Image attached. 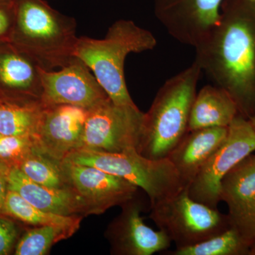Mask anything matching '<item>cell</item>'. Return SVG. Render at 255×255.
I'll list each match as a JSON object with an SVG mask.
<instances>
[{
	"label": "cell",
	"instance_id": "1",
	"mask_svg": "<svg viewBox=\"0 0 255 255\" xmlns=\"http://www.w3.org/2000/svg\"><path fill=\"white\" fill-rule=\"evenodd\" d=\"M195 61L214 85L228 92L238 113L255 115V4L223 0L217 24L195 47Z\"/></svg>",
	"mask_w": 255,
	"mask_h": 255
},
{
	"label": "cell",
	"instance_id": "2",
	"mask_svg": "<svg viewBox=\"0 0 255 255\" xmlns=\"http://www.w3.org/2000/svg\"><path fill=\"white\" fill-rule=\"evenodd\" d=\"M201 73L194 60L159 89L150 109L144 113L137 149L140 155L151 159L167 158L185 136Z\"/></svg>",
	"mask_w": 255,
	"mask_h": 255
},
{
	"label": "cell",
	"instance_id": "3",
	"mask_svg": "<svg viewBox=\"0 0 255 255\" xmlns=\"http://www.w3.org/2000/svg\"><path fill=\"white\" fill-rule=\"evenodd\" d=\"M156 46L157 39L148 30L131 20L120 19L109 28L103 39L78 38L74 56L90 69L115 105L135 107L126 83L125 60L130 53L153 50Z\"/></svg>",
	"mask_w": 255,
	"mask_h": 255
},
{
	"label": "cell",
	"instance_id": "4",
	"mask_svg": "<svg viewBox=\"0 0 255 255\" xmlns=\"http://www.w3.org/2000/svg\"><path fill=\"white\" fill-rule=\"evenodd\" d=\"M76 26L75 18L61 14L45 0H18L11 38L41 68L53 70L75 58Z\"/></svg>",
	"mask_w": 255,
	"mask_h": 255
},
{
	"label": "cell",
	"instance_id": "5",
	"mask_svg": "<svg viewBox=\"0 0 255 255\" xmlns=\"http://www.w3.org/2000/svg\"><path fill=\"white\" fill-rule=\"evenodd\" d=\"M64 159L123 178L145 191L150 206L176 195L186 187L168 158H147L136 149L111 152L78 148Z\"/></svg>",
	"mask_w": 255,
	"mask_h": 255
},
{
	"label": "cell",
	"instance_id": "6",
	"mask_svg": "<svg viewBox=\"0 0 255 255\" xmlns=\"http://www.w3.org/2000/svg\"><path fill=\"white\" fill-rule=\"evenodd\" d=\"M149 218L176 249L205 241L231 226L228 214L194 200L187 187L151 205Z\"/></svg>",
	"mask_w": 255,
	"mask_h": 255
},
{
	"label": "cell",
	"instance_id": "7",
	"mask_svg": "<svg viewBox=\"0 0 255 255\" xmlns=\"http://www.w3.org/2000/svg\"><path fill=\"white\" fill-rule=\"evenodd\" d=\"M255 151V130L238 115L228 127V135L188 187L194 200L217 209L221 181L243 159Z\"/></svg>",
	"mask_w": 255,
	"mask_h": 255
},
{
	"label": "cell",
	"instance_id": "8",
	"mask_svg": "<svg viewBox=\"0 0 255 255\" xmlns=\"http://www.w3.org/2000/svg\"><path fill=\"white\" fill-rule=\"evenodd\" d=\"M143 115L137 107L117 105L109 97L88 110L80 148L111 152L137 150Z\"/></svg>",
	"mask_w": 255,
	"mask_h": 255
},
{
	"label": "cell",
	"instance_id": "9",
	"mask_svg": "<svg viewBox=\"0 0 255 255\" xmlns=\"http://www.w3.org/2000/svg\"><path fill=\"white\" fill-rule=\"evenodd\" d=\"M60 164L70 189L81 200L87 216L104 214L137 195L139 188L123 178L68 159Z\"/></svg>",
	"mask_w": 255,
	"mask_h": 255
},
{
	"label": "cell",
	"instance_id": "10",
	"mask_svg": "<svg viewBox=\"0 0 255 255\" xmlns=\"http://www.w3.org/2000/svg\"><path fill=\"white\" fill-rule=\"evenodd\" d=\"M90 69L79 58L58 71L41 68V103L66 105L89 110L109 98Z\"/></svg>",
	"mask_w": 255,
	"mask_h": 255
},
{
	"label": "cell",
	"instance_id": "11",
	"mask_svg": "<svg viewBox=\"0 0 255 255\" xmlns=\"http://www.w3.org/2000/svg\"><path fill=\"white\" fill-rule=\"evenodd\" d=\"M223 0H154L156 18L169 35L195 48L217 24Z\"/></svg>",
	"mask_w": 255,
	"mask_h": 255
},
{
	"label": "cell",
	"instance_id": "12",
	"mask_svg": "<svg viewBox=\"0 0 255 255\" xmlns=\"http://www.w3.org/2000/svg\"><path fill=\"white\" fill-rule=\"evenodd\" d=\"M122 207V213L107 231L112 255H152L170 248L172 242L165 233L143 222L140 213L145 206L137 195Z\"/></svg>",
	"mask_w": 255,
	"mask_h": 255
},
{
	"label": "cell",
	"instance_id": "13",
	"mask_svg": "<svg viewBox=\"0 0 255 255\" xmlns=\"http://www.w3.org/2000/svg\"><path fill=\"white\" fill-rule=\"evenodd\" d=\"M87 112L75 106H44L35 137L38 150L60 162L80 148Z\"/></svg>",
	"mask_w": 255,
	"mask_h": 255
},
{
	"label": "cell",
	"instance_id": "14",
	"mask_svg": "<svg viewBox=\"0 0 255 255\" xmlns=\"http://www.w3.org/2000/svg\"><path fill=\"white\" fill-rule=\"evenodd\" d=\"M220 200L228 208L231 226L252 246L255 243V155L243 159L222 179Z\"/></svg>",
	"mask_w": 255,
	"mask_h": 255
},
{
	"label": "cell",
	"instance_id": "15",
	"mask_svg": "<svg viewBox=\"0 0 255 255\" xmlns=\"http://www.w3.org/2000/svg\"><path fill=\"white\" fill-rule=\"evenodd\" d=\"M7 188L35 207L63 216H87L86 209L71 189H55L33 182L16 166L2 164Z\"/></svg>",
	"mask_w": 255,
	"mask_h": 255
},
{
	"label": "cell",
	"instance_id": "16",
	"mask_svg": "<svg viewBox=\"0 0 255 255\" xmlns=\"http://www.w3.org/2000/svg\"><path fill=\"white\" fill-rule=\"evenodd\" d=\"M228 128L212 127L188 131L167 158L188 187L211 155L224 141Z\"/></svg>",
	"mask_w": 255,
	"mask_h": 255
},
{
	"label": "cell",
	"instance_id": "17",
	"mask_svg": "<svg viewBox=\"0 0 255 255\" xmlns=\"http://www.w3.org/2000/svg\"><path fill=\"white\" fill-rule=\"evenodd\" d=\"M41 67L17 47L0 48V90L26 103L41 102Z\"/></svg>",
	"mask_w": 255,
	"mask_h": 255
},
{
	"label": "cell",
	"instance_id": "18",
	"mask_svg": "<svg viewBox=\"0 0 255 255\" xmlns=\"http://www.w3.org/2000/svg\"><path fill=\"white\" fill-rule=\"evenodd\" d=\"M238 109L231 96L216 85H206L196 93L189 114L188 131L206 128H228Z\"/></svg>",
	"mask_w": 255,
	"mask_h": 255
},
{
	"label": "cell",
	"instance_id": "19",
	"mask_svg": "<svg viewBox=\"0 0 255 255\" xmlns=\"http://www.w3.org/2000/svg\"><path fill=\"white\" fill-rule=\"evenodd\" d=\"M4 216H10L33 226H55L80 228L82 218L80 215L63 216L38 209L14 191L8 189L3 210Z\"/></svg>",
	"mask_w": 255,
	"mask_h": 255
},
{
	"label": "cell",
	"instance_id": "20",
	"mask_svg": "<svg viewBox=\"0 0 255 255\" xmlns=\"http://www.w3.org/2000/svg\"><path fill=\"white\" fill-rule=\"evenodd\" d=\"M43 104L0 102V135L36 137Z\"/></svg>",
	"mask_w": 255,
	"mask_h": 255
},
{
	"label": "cell",
	"instance_id": "21",
	"mask_svg": "<svg viewBox=\"0 0 255 255\" xmlns=\"http://www.w3.org/2000/svg\"><path fill=\"white\" fill-rule=\"evenodd\" d=\"M167 255H252V246L231 226L206 241L187 248L162 252Z\"/></svg>",
	"mask_w": 255,
	"mask_h": 255
},
{
	"label": "cell",
	"instance_id": "22",
	"mask_svg": "<svg viewBox=\"0 0 255 255\" xmlns=\"http://www.w3.org/2000/svg\"><path fill=\"white\" fill-rule=\"evenodd\" d=\"M60 162L35 151L23 159L17 167L37 184L51 189H71Z\"/></svg>",
	"mask_w": 255,
	"mask_h": 255
},
{
	"label": "cell",
	"instance_id": "23",
	"mask_svg": "<svg viewBox=\"0 0 255 255\" xmlns=\"http://www.w3.org/2000/svg\"><path fill=\"white\" fill-rule=\"evenodd\" d=\"M78 230V228L63 226H35L18 241L15 255H47L54 245L72 237Z\"/></svg>",
	"mask_w": 255,
	"mask_h": 255
},
{
	"label": "cell",
	"instance_id": "24",
	"mask_svg": "<svg viewBox=\"0 0 255 255\" xmlns=\"http://www.w3.org/2000/svg\"><path fill=\"white\" fill-rule=\"evenodd\" d=\"M35 151L39 150L34 136L1 135L0 137V161L5 165L17 167L23 159Z\"/></svg>",
	"mask_w": 255,
	"mask_h": 255
},
{
	"label": "cell",
	"instance_id": "25",
	"mask_svg": "<svg viewBox=\"0 0 255 255\" xmlns=\"http://www.w3.org/2000/svg\"><path fill=\"white\" fill-rule=\"evenodd\" d=\"M0 214V255L9 254L18 236L14 221Z\"/></svg>",
	"mask_w": 255,
	"mask_h": 255
},
{
	"label": "cell",
	"instance_id": "26",
	"mask_svg": "<svg viewBox=\"0 0 255 255\" xmlns=\"http://www.w3.org/2000/svg\"><path fill=\"white\" fill-rule=\"evenodd\" d=\"M15 19V9L13 11L0 6V38H4L12 31Z\"/></svg>",
	"mask_w": 255,
	"mask_h": 255
},
{
	"label": "cell",
	"instance_id": "27",
	"mask_svg": "<svg viewBox=\"0 0 255 255\" xmlns=\"http://www.w3.org/2000/svg\"><path fill=\"white\" fill-rule=\"evenodd\" d=\"M2 164L1 163L0 167V214H3V210L6 200V193H7V183L5 179L4 174H3Z\"/></svg>",
	"mask_w": 255,
	"mask_h": 255
},
{
	"label": "cell",
	"instance_id": "28",
	"mask_svg": "<svg viewBox=\"0 0 255 255\" xmlns=\"http://www.w3.org/2000/svg\"><path fill=\"white\" fill-rule=\"evenodd\" d=\"M250 123H251L252 127H253V128L255 130V115L254 117H252L251 119H250L249 120Z\"/></svg>",
	"mask_w": 255,
	"mask_h": 255
},
{
	"label": "cell",
	"instance_id": "29",
	"mask_svg": "<svg viewBox=\"0 0 255 255\" xmlns=\"http://www.w3.org/2000/svg\"><path fill=\"white\" fill-rule=\"evenodd\" d=\"M252 255H255V243L254 245V247L253 248V251H252Z\"/></svg>",
	"mask_w": 255,
	"mask_h": 255
},
{
	"label": "cell",
	"instance_id": "30",
	"mask_svg": "<svg viewBox=\"0 0 255 255\" xmlns=\"http://www.w3.org/2000/svg\"><path fill=\"white\" fill-rule=\"evenodd\" d=\"M249 1H251L252 2L255 3V0H249Z\"/></svg>",
	"mask_w": 255,
	"mask_h": 255
},
{
	"label": "cell",
	"instance_id": "31",
	"mask_svg": "<svg viewBox=\"0 0 255 255\" xmlns=\"http://www.w3.org/2000/svg\"><path fill=\"white\" fill-rule=\"evenodd\" d=\"M9 1V0H0V1Z\"/></svg>",
	"mask_w": 255,
	"mask_h": 255
},
{
	"label": "cell",
	"instance_id": "32",
	"mask_svg": "<svg viewBox=\"0 0 255 255\" xmlns=\"http://www.w3.org/2000/svg\"><path fill=\"white\" fill-rule=\"evenodd\" d=\"M4 102V101H3L2 100H1V99H0V102Z\"/></svg>",
	"mask_w": 255,
	"mask_h": 255
},
{
	"label": "cell",
	"instance_id": "33",
	"mask_svg": "<svg viewBox=\"0 0 255 255\" xmlns=\"http://www.w3.org/2000/svg\"><path fill=\"white\" fill-rule=\"evenodd\" d=\"M0 167H1V163H0Z\"/></svg>",
	"mask_w": 255,
	"mask_h": 255
},
{
	"label": "cell",
	"instance_id": "34",
	"mask_svg": "<svg viewBox=\"0 0 255 255\" xmlns=\"http://www.w3.org/2000/svg\"><path fill=\"white\" fill-rule=\"evenodd\" d=\"M1 135H0V137H1Z\"/></svg>",
	"mask_w": 255,
	"mask_h": 255
}]
</instances>
